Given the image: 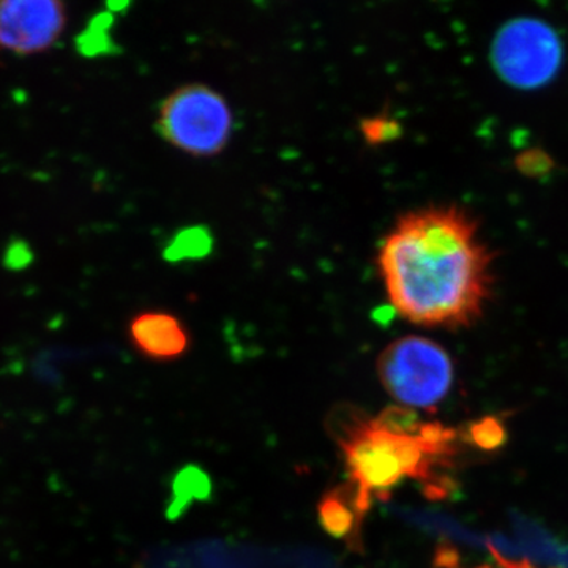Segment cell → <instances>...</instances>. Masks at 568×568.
<instances>
[{"instance_id":"2","label":"cell","mask_w":568,"mask_h":568,"mask_svg":"<svg viewBox=\"0 0 568 568\" xmlns=\"http://www.w3.org/2000/svg\"><path fill=\"white\" fill-rule=\"evenodd\" d=\"M417 418L399 407L375 418L351 416L338 426L349 485L361 510L368 511L373 497L384 499L406 478L428 477L433 458L439 454L444 432L420 426Z\"/></svg>"},{"instance_id":"7","label":"cell","mask_w":568,"mask_h":568,"mask_svg":"<svg viewBox=\"0 0 568 568\" xmlns=\"http://www.w3.org/2000/svg\"><path fill=\"white\" fill-rule=\"evenodd\" d=\"M133 346L152 361H175L186 353L190 336L178 317L164 312L140 313L130 321Z\"/></svg>"},{"instance_id":"3","label":"cell","mask_w":568,"mask_h":568,"mask_svg":"<svg viewBox=\"0 0 568 568\" xmlns=\"http://www.w3.org/2000/svg\"><path fill=\"white\" fill-rule=\"evenodd\" d=\"M381 384L402 405L433 409L450 392L454 362L443 346L422 336L390 343L377 358Z\"/></svg>"},{"instance_id":"9","label":"cell","mask_w":568,"mask_h":568,"mask_svg":"<svg viewBox=\"0 0 568 568\" xmlns=\"http://www.w3.org/2000/svg\"><path fill=\"white\" fill-rule=\"evenodd\" d=\"M207 493L209 480L200 469L190 467V469L183 470V473L179 474V477L175 478V499L173 506H171V511H173L174 515L181 514L182 508L185 507L186 504L192 503L196 497L201 499V497L207 495Z\"/></svg>"},{"instance_id":"8","label":"cell","mask_w":568,"mask_h":568,"mask_svg":"<svg viewBox=\"0 0 568 568\" xmlns=\"http://www.w3.org/2000/svg\"><path fill=\"white\" fill-rule=\"evenodd\" d=\"M317 517L332 537L345 538L351 548L361 545L362 523L366 515L358 507L357 496L349 484L332 489L321 499Z\"/></svg>"},{"instance_id":"5","label":"cell","mask_w":568,"mask_h":568,"mask_svg":"<svg viewBox=\"0 0 568 568\" xmlns=\"http://www.w3.org/2000/svg\"><path fill=\"white\" fill-rule=\"evenodd\" d=\"M562 55L558 36L536 20L508 22L493 44V63L500 77L519 88H536L556 73Z\"/></svg>"},{"instance_id":"6","label":"cell","mask_w":568,"mask_h":568,"mask_svg":"<svg viewBox=\"0 0 568 568\" xmlns=\"http://www.w3.org/2000/svg\"><path fill=\"white\" fill-rule=\"evenodd\" d=\"M67 20L65 3L58 0H0V50L18 55L50 51Z\"/></svg>"},{"instance_id":"4","label":"cell","mask_w":568,"mask_h":568,"mask_svg":"<svg viewBox=\"0 0 568 568\" xmlns=\"http://www.w3.org/2000/svg\"><path fill=\"white\" fill-rule=\"evenodd\" d=\"M156 130L179 151L212 156L222 152L230 141L233 112L212 88L190 84L164 100L156 118Z\"/></svg>"},{"instance_id":"10","label":"cell","mask_w":568,"mask_h":568,"mask_svg":"<svg viewBox=\"0 0 568 568\" xmlns=\"http://www.w3.org/2000/svg\"><path fill=\"white\" fill-rule=\"evenodd\" d=\"M361 130L369 144H383V142L395 140L398 136L399 125L392 119L377 115V118L365 119Z\"/></svg>"},{"instance_id":"1","label":"cell","mask_w":568,"mask_h":568,"mask_svg":"<svg viewBox=\"0 0 568 568\" xmlns=\"http://www.w3.org/2000/svg\"><path fill=\"white\" fill-rule=\"evenodd\" d=\"M377 265L395 312L424 327H469L491 298V252L473 216L455 205L402 216Z\"/></svg>"}]
</instances>
